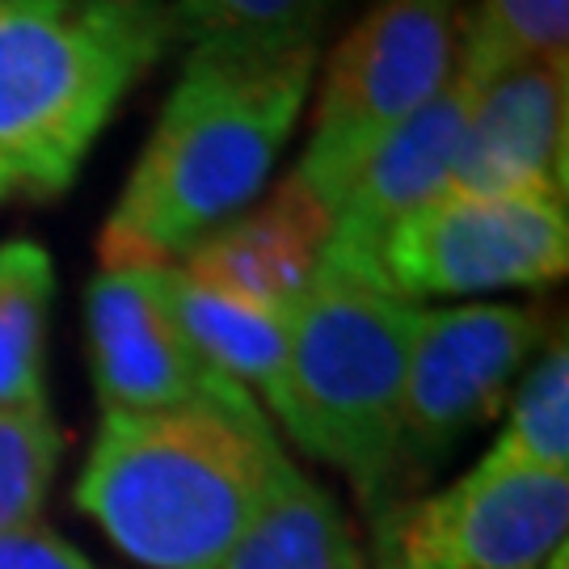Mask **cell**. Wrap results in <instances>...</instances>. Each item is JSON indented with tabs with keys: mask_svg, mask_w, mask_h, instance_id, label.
Returning a JSON list of instances; mask_svg holds the SVG:
<instances>
[{
	"mask_svg": "<svg viewBox=\"0 0 569 569\" xmlns=\"http://www.w3.org/2000/svg\"><path fill=\"white\" fill-rule=\"evenodd\" d=\"M342 0H178L173 34L190 47L224 42L253 51H317Z\"/></svg>",
	"mask_w": 569,
	"mask_h": 569,
	"instance_id": "e0dca14e",
	"label": "cell"
},
{
	"mask_svg": "<svg viewBox=\"0 0 569 569\" xmlns=\"http://www.w3.org/2000/svg\"><path fill=\"white\" fill-rule=\"evenodd\" d=\"M148 274L169 317L178 321V329L194 342L207 363L241 388H258L274 409L287 367V317L237 305L220 291H207L194 279H186L178 266L148 270Z\"/></svg>",
	"mask_w": 569,
	"mask_h": 569,
	"instance_id": "5bb4252c",
	"label": "cell"
},
{
	"mask_svg": "<svg viewBox=\"0 0 569 569\" xmlns=\"http://www.w3.org/2000/svg\"><path fill=\"white\" fill-rule=\"evenodd\" d=\"M329 228L333 211L287 173L262 203L194 244L178 270L237 305L287 317L326 266Z\"/></svg>",
	"mask_w": 569,
	"mask_h": 569,
	"instance_id": "7c38bea8",
	"label": "cell"
},
{
	"mask_svg": "<svg viewBox=\"0 0 569 569\" xmlns=\"http://www.w3.org/2000/svg\"><path fill=\"white\" fill-rule=\"evenodd\" d=\"M173 39L161 0H0V207L60 199Z\"/></svg>",
	"mask_w": 569,
	"mask_h": 569,
	"instance_id": "3957f363",
	"label": "cell"
},
{
	"mask_svg": "<svg viewBox=\"0 0 569 569\" xmlns=\"http://www.w3.org/2000/svg\"><path fill=\"white\" fill-rule=\"evenodd\" d=\"M456 39L460 0H371L326 60L291 178L333 211L367 157L451 84Z\"/></svg>",
	"mask_w": 569,
	"mask_h": 569,
	"instance_id": "5b68a950",
	"label": "cell"
},
{
	"mask_svg": "<svg viewBox=\"0 0 569 569\" xmlns=\"http://www.w3.org/2000/svg\"><path fill=\"white\" fill-rule=\"evenodd\" d=\"M287 456L258 401L102 413L77 507L148 569H216Z\"/></svg>",
	"mask_w": 569,
	"mask_h": 569,
	"instance_id": "7a4b0ae2",
	"label": "cell"
},
{
	"mask_svg": "<svg viewBox=\"0 0 569 569\" xmlns=\"http://www.w3.org/2000/svg\"><path fill=\"white\" fill-rule=\"evenodd\" d=\"M317 51L190 47L140 161L106 216V270H164L262 199L317 77Z\"/></svg>",
	"mask_w": 569,
	"mask_h": 569,
	"instance_id": "6da1fadb",
	"label": "cell"
},
{
	"mask_svg": "<svg viewBox=\"0 0 569 569\" xmlns=\"http://www.w3.org/2000/svg\"><path fill=\"white\" fill-rule=\"evenodd\" d=\"M569 220L561 199H489L443 190L406 216L385 244V291L481 296L566 279Z\"/></svg>",
	"mask_w": 569,
	"mask_h": 569,
	"instance_id": "52a82bcc",
	"label": "cell"
},
{
	"mask_svg": "<svg viewBox=\"0 0 569 569\" xmlns=\"http://www.w3.org/2000/svg\"><path fill=\"white\" fill-rule=\"evenodd\" d=\"M110 4H148V0H110Z\"/></svg>",
	"mask_w": 569,
	"mask_h": 569,
	"instance_id": "7402d4cb",
	"label": "cell"
},
{
	"mask_svg": "<svg viewBox=\"0 0 569 569\" xmlns=\"http://www.w3.org/2000/svg\"><path fill=\"white\" fill-rule=\"evenodd\" d=\"M549 333L540 305H460L418 312L409 342L406 401L392 507L510 401L519 371ZM388 507V510H392Z\"/></svg>",
	"mask_w": 569,
	"mask_h": 569,
	"instance_id": "8992f818",
	"label": "cell"
},
{
	"mask_svg": "<svg viewBox=\"0 0 569 569\" xmlns=\"http://www.w3.org/2000/svg\"><path fill=\"white\" fill-rule=\"evenodd\" d=\"M569 0H472L456 39V81L481 93L531 63H566Z\"/></svg>",
	"mask_w": 569,
	"mask_h": 569,
	"instance_id": "9a60e30c",
	"label": "cell"
},
{
	"mask_svg": "<svg viewBox=\"0 0 569 569\" xmlns=\"http://www.w3.org/2000/svg\"><path fill=\"white\" fill-rule=\"evenodd\" d=\"M216 569H371V561L342 502L283 460Z\"/></svg>",
	"mask_w": 569,
	"mask_h": 569,
	"instance_id": "4fadbf2b",
	"label": "cell"
},
{
	"mask_svg": "<svg viewBox=\"0 0 569 569\" xmlns=\"http://www.w3.org/2000/svg\"><path fill=\"white\" fill-rule=\"evenodd\" d=\"M89 371L106 413L249 406V388L207 363L161 305L148 270H102L84 291Z\"/></svg>",
	"mask_w": 569,
	"mask_h": 569,
	"instance_id": "9c48e42d",
	"label": "cell"
},
{
	"mask_svg": "<svg viewBox=\"0 0 569 569\" xmlns=\"http://www.w3.org/2000/svg\"><path fill=\"white\" fill-rule=\"evenodd\" d=\"M56 296V262L39 241L0 244V409L47 406L42 342Z\"/></svg>",
	"mask_w": 569,
	"mask_h": 569,
	"instance_id": "2e32d148",
	"label": "cell"
},
{
	"mask_svg": "<svg viewBox=\"0 0 569 569\" xmlns=\"http://www.w3.org/2000/svg\"><path fill=\"white\" fill-rule=\"evenodd\" d=\"M0 569H93L81 549L47 528L0 531Z\"/></svg>",
	"mask_w": 569,
	"mask_h": 569,
	"instance_id": "ffe728a7",
	"label": "cell"
},
{
	"mask_svg": "<svg viewBox=\"0 0 569 569\" xmlns=\"http://www.w3.org/2000/svg\"><path fill=\"white\" fill-rule=\"evenodd\" d=\"M448 190L566 203V63L507 72L472 98Z\"/></svg>",
	"mask_w": 569,
	"mask_h": 569,
	"instance_id": "8fae6325",
	"label": "cell"
},
{
	"mask_svg": "<svg viewBox=\"0 0 569 569\" xmlns=\"http://www.w3.org/2000/svg\"><path fill=\"white\" fill-rule=\"evenodd\" d=\"M63 435L47 406L0 409V531L30 528L56 477Z\"/></svg>",
	"mask_w": 569,
	"mask_h": 569,
	"instance_id": "d6986e66",
	"label": "cell"
},
{
	"mask_svg": "<svg viewBox=\"0 0 569 569\" xmlns=\"http://www.w3.org/2000/svg\"><path fill=\"white\" fill-rule=\"evenodd\" d=\"M486 465L569 472V350L566 329L552 333L549 350L510 397L502 435L493 439Z\"/></svg>",
	"mask_w": 569,
	"mask_h": 569,
	"instance_id": "ac0fdd59",
	"label": "cell"
},
{
	"mask_svg": "<svg viewBox=\"0 0 569 569\" xmlns=\"http://www.w3.org/2000/svg\"><path fill=\"white\" fill-rule=\"evenodd\" d=\"M472 89L456 81L422 106L413 119H406L388 136L363 169L355 173V182L346 186V194L333 207V228H329L326 266L346 279H359L385 291V244L397 232V224L413 216L418 207H427L435 194H443L451 186L456 152L465 140V122L472 110Z\"/></svg>",
	"mask_w": 569,
	"mask_h": 569,
	"instance_id": "30bf717a",
	"label": "cell"
},
{
	"mask_svg": "<svg viewBox=\"0 0 569 569\" xmlns=\"http://www.w3.org/2000/svg\"><path fill=\"white\" fill-rule=\"evenodd\" d=\"M566 557H569V552H566V545H561V549L552 552V557H549V561H545L540 569H569V566H566Z\"/></svg>",
	"mask_w": 569,
	"mask_h": 569,
	"instance_id": "44dd1931",
	"label": "cell"
},
{
	"mask_svg": "<svg viewBox=\"0 0 569 569\" xmlns=\"http://www.w3.org/2000/svg\"><path fill=\"white\" fill-rule=\"evenodd\" d=\"M422 308L321 266L287 312V367L274 413L300 448L338 468L367 519L392 507L409 342Z\"/></svg>",
	"mask_w": 569,
	"mask_h": 569,
	"instance_id": "277c9868",
	"label": "cell"
},
{
	"mask_svg": "<svg viewBox=\"0 0 569 569\" xmlns=\"http://www.w3.org/2000/svg\"><path fill=\"white\" fill-rule=\"evenodd\" d=\"M371 569H540L566 545L569 472L481 465L371 519Z\"/></svg>",
	"mask_w": 569,
	"mask_h": 569,
	"instance_id": "ba28073f",
	"label": "cell"
}]
</instances>
